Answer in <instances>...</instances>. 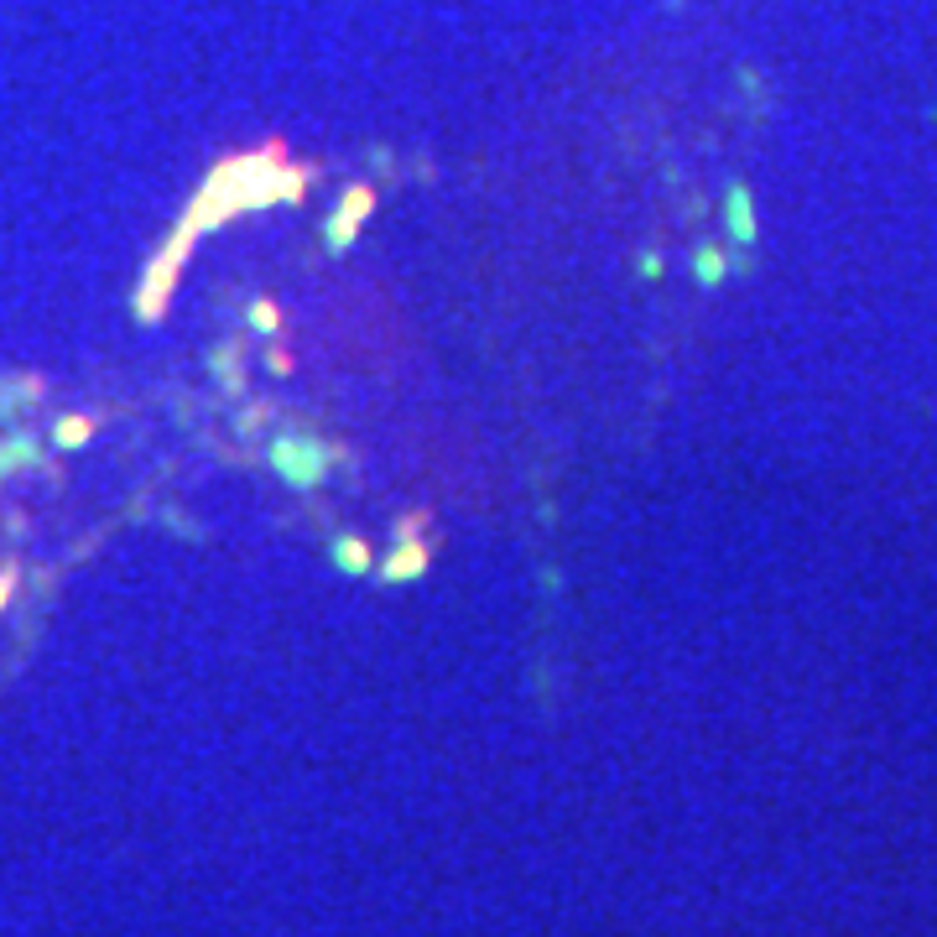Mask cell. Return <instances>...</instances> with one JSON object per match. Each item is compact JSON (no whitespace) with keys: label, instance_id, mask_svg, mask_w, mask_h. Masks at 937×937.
<instances>
[{"label":"cell","instance_id":"1","mask_svg":"<svg viewBox=\"0 0 937 937\" xmlns=\"http://www.w3.org/2000/svg\"><path fill=\"white\" fill-rule=\"evenodd\" d=\"M276 464L287 469V479L292 485H313V479L324 475L318 464H324V454L313 444H276Z\"/></svg>","mask_w":937,"mask_h":937},{"label":"cell","instance_id":"3","mask_svg":"<svg viewBox=\"0 0 937 937\" xmlns=\"http://www.w3.org/2000/svg\"><path fill=\"white\" fill-rule=\"evenodd\" d=\"M84 438H89V422H84V417H69V422L58 427V444H84Z\"/></svg>","mask_w":937,"mask_h":937},{"label":"cell","instance_id":"4","mask_svg":"<svg viewBox=\"0 0 937 937\" xmlns=\"http://www.w3.org/2000/svg\"><path fill=\"white\" fill-rule=\"evenodd\" d=\"M719 272H724L719 251H703V256H699V276H703V282H719Z\"/></svg>","mask_w":937,"mask_h":937},{"label":"cell","instance_id":"6","mask_svg":"<svg viewBox=\"0 0 937 937\" xmlns=\"http://www.w3.org/2000/svg\"><path fill=\"white\" fill-rule=\"evenodd\" d=\"M6 589H11V579H0V604H6Z\"/></svg>","mask_w":937,"mask_h":937},{"label":"cell","instance_id":"5","mask_svg":"<svg viewBox=\"0 0 937 937\" xmlns=\"http://www.w3.org/2000/svg\"><path fill=\"white\" fill-rule=\"evenodd\" d=\"M339 562L359 573V568H365V547H359V542H339Z\"/></svg>","mask_w":937,"mask_h":937},{"label":"cell","instance_id":"2","mask_svg":"<svg viewBox=\"0 0 937 937\" xmlns=\"http://www.w3.org/2000/svg\"><path fill=\"white\" fill-rule=\"evenodd\" d=\"M730 220H734V235H740V240L755 235V224H750V193H745V187H730Z\"/></svg>","mask_w":937,"mask_h":937}]
</instances>
